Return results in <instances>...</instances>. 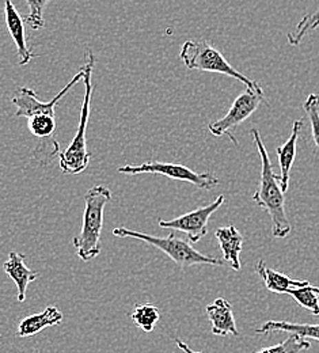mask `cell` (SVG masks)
<instances>
[{
	"label": "cell",
	"mask_w": 319,
	"mask_h": 353,
	"mask_svg": "<svg viewBox=\"0 0 319 353\" xmlns=\"http://www.w3.org/2000/svg\"><path fill=\"white\" fill-rule=\"evenodd\" d=\"M85 77V68H82L70 83L59 91V94L49 102H43L37 92L29 88H18L11 98V102L17 106V117H26L30 133L39 139L34 150L33 158L41 165L49 166L52 161L60 155V144L54 137L56 133V114L54 108L59 101L67 95V92L74 88Z\"/></svg>",
	"instance_id": "6da1fadb"
},
{
	"label": "cell",
	"mask_w": 319,
	"mask_h": 353,
	"mask_svg": "<svg viewBox=\"0 0 319 353\" xmlns=\"http://www.w3.org/2000/svg\"><path fill=\"white\" fill-rule=\"evenodd\" d=\"M251 136L261 158V178L258 188L253 194V200L269 215L274 238L282 239L287 238L292 230L285 214V193L281 189L280 176L274 174L272 162L258 130H253Z\"/></svg>",
	"instance_id": "7a4b0ae2"
},
{
	"label": "cell",
	"mask_w": 319,
	"mask_h": 353,
	"mask_svg": "<svg viewBox=\"0 0 319 353\" xmlns=\"http://www.w3.org/2000/svg\"><path fill=\"white\" fill-rule=\"evenodd\" d=\"M112 201V190L105 185H94L85 194V212L81 232L72 238L78 257L89 263L101 253V234L103 228V214L107 203Z\"/></svg>",
	"instance_id": "3957f363"
},
{
	"label": "cell",
	"mask_w": 319,
	"mask_h": 353,
	"mask_svg": "<svg viewBox=\"0 0 319 353\" xmlns=\"http://www.w3.org/2000/svg\"><path fill=\"white\" fill-rule=\"evenodd\" d=\"M95 64V56L92 49L88 48L86 50V63H85V97L81 109V120L79 127L75 137L72 139L71 144L60 152L59 155V165L64 174H81L83 173L89 163L92 154L88 151V140H86V132H88V124L90 119V110H92V68Z\"/></svg>",
	"instance_id": "277c9868"
},
{
	"label": "cell",
	"mask_w": 319,
	"mask_h": 353,
	"mask_svg": "<svg viewBox=\"0 0 319 353\" xmlns=\"http://www.w3.org/2000/svg\"><path fill=\"white\" fill-rule=\"evenodd\" d=\"M113 235L120 238H132L141 242H145L158 250L163 252L172 261H174L181 269H187L193 265H215L223 266L226 263L222 259L209 257L200 252H197L190 241H185L183 238L177 236L174 232L169 234L167 236H155L144 232H138L131 228L119 227L113 230Z\"/></svg>",
	"instance_id": "5b68a950"
},
{
	"label": "cell",
	"mask_w": 319,
	"mask_h": 353,
	"mask_svg": "<svg viewBox=\"0 0 319 353\" xmlns=\"http://www.w3.org/2000/svg\"><path fill=\"white\" fill-rule=\"evenodd\" d=\"M180 57L187 70L222 74L238 79L239 82L246 85V88H256L260 85L235 70L225 59V56L214 45L205 40L186 41L181 48Z\"/></svg>",
	"instance_id": "8992f818"
},
{
	"label": "cell",
	"mask_w": 319,
	"mask_h": 353,
	"mask_svg": "<svg viewBox=\"0 0 319 353\" xmlns=\"http://www.w3.org/2000/svg\"><path fill=\"white\" fill-rule=\"evenodd\" d=\"M119 173L127 176H138V174H154V176H163L183 181L194 185L198 189L211 190L216 188L220 181L218 176L211 173H196L192 169L180 165V163H167L159 161H147L141 165H127L117 169Z\"/></svg>",
	"instance_id": "52a82bcc"
},
{
	"label": "cell",
	"mask_w": 319,
	"mask_h": 353,
	"mask_svg": "<svg viewBox=\"0 0 319 353\" xmlns=\"http://www.w3.org/2000/svg\"><path fill=\"white\" fill-rule=\"evenodd\" d=\"M264 102L265 94L260 85L256 88H246V91L239 94L238 98L234 101L225 117L208 125L209 132L214 136H228V139L235 145H238V141L232 133L234 130L245 123Z\"/></svg>",
	"instance_id": "ba28073f"
},
{
	"label": "cell",
	"mask_w": 319,
	"mask_h": 353,
	"mask_svg": "<svg viewBox=\"0 0 319 353\" xmlns=\"http://www.w3.org/2000/svg\"><path fill=\"white\" fill-rule=\"evenodd\" d=\"M225 201H226L225 196L220 194L214 203H211L207 207L197 208L172 221H159L158 224L161 228H172L176 231H181L187 235V239L192 243H197L208 234V221L211 219V216L225 204Z\"/></svg>",
	"instance_id": "9c48e42d"
},
{
	"label": "cell",
	"mask_w": 319,
	"mask_h": 353,
	"mask_svg": "<svg viewBox=\"0 0 319 353\" xmlns=\"http://www.w3.org/2000/svg\"><path fill=\"white\" fill-rule=\"evenodd\" d=\"M4 17H6V25H7L8 33L11 34L14 43L17 45L19 65H26L36 57V54L28 46L25 22L19 15V12L17 11L15 6L11 3V0L4 1Z\"/></svg>",
	"instance_id": "30bf717a"
},
{
	"label": "cell",
	"mask_w": 319,
	"mask_h": 353,
	"mask_svg": "<svg viewBox=\"0 0 319 353\" xmlns=\"http://www.w3.org/2000/svg\"><path fill=\"white\" fill-rule=\"evenodd\" d=\"M207 315L211 322L212 334L219 337L234 336L238 337L239 332L234 318L232 306L225 298H219L207 306Z\"/></svg>",
	"instance_id": "8fae6325"
},
{
	"label": "cell",
	"mask_w": 319,
	"mask_h": 353,
	"mask_svg": "<svg viewBox=\"0 0 319 353\" xmlns=\"http://www.w3.org/2000/svg\"><path fill=\"white\" fill-rule=\"evenodd\" d=\"M25 259H26L25 254L10 252L8 260L3 264V270L7 273L10 279H12V281L18 288V302L26 301V291L29 284L36 281L40 276L37 272L29 269L25 265Z\"/></svg>",
	"instance_id": "7c38bea8"
},
{
	"label": "cell",
	"mask_w": 319,
	"mask_h": 353,
	"mask_svg": "<svg viewBox=\"0 0 319 353\" xmlns=\"http://www.w3.org/2000/svg\"><path fill=\"white\" fill-rule=\"evenodd\" d=\"M215 236L223 253V261L231 269L240 270V252L243 249V236L235 225L220 227L216 230Z\"/></svg>",
	"instance_id": "4fadbf2b"
},
{
	"label": "cell",
	"mask_w": 319,
	"mask_h": 353,
	"mask_svg": "<svg viewBox=\"0 0 319 353\" xmlns=\"http://www.w3.org/2000/svg\"><path fill=\"white\" fill-rule=\"evenodd\" d=\"M303 128V121L296 120L294 123V128L288 140L277 148V157H278V165H280V183L281 189L285 193L289 188V179H291V169L294 166L295 158H296V145H298V137Z\"/></svg>",
	"instance_id": "5bb4252c"
},
{
	"label": "cell",
	"mask_w": 319,
	"mask_h": 353,
	"mask_svg": "<svg viewBox=\"0 0 319 353\" xmlns=\"http://www.w3.org/2000/svg\"><path fill=\"white\" fill-rule=\"evenodd\" d=\"M63 318H64L63 312L56 306H48L43 312L33 314V315L23 318L19 322L17 334H18V337H22V339L33 337V336L39 334L40 332H43L46 327L57 326L59 323H61Z\"/></svg>",
	"instance_id": "9a60e30c"
},
{
	"label": "cell",
	"mask_w": 319,
	"mask_h": 353,
	"mask_svg": "<svg viewBox=\"0 0 319 353\" xmlns=\"http://www.w3.org/2000/svg\"><path fill=\"white\" fill-rule=\"evenodd\" d=\"M254 270L263 279L265 288L274 294H289L292 290H298L310 284L307 280H294L287 274L268 268L263 260L257 263Z\"/></svg>",
	"instance_id": "2e32d148"
},
{
	"label": "cell",
	"mask_w": 319,
	"mask_h": 353,
	"mask_svg": "<svg viewBox=\"0 0 319 353\" xmlns=\"http://www.w3.org/2000/svg\"><path fill=\"white\" fill-rule=\"evenodd\" d=\"M274 332L294 333L306 340L319 341V325L294 323V322H287V321H268L261 327L254 330L256 334H269Z\"/></svg>",
	"instance_id": "e0dca14e"
},
{
	"label": "cell",
	"mask_w": 319,
	"mask_h": 353,
	"mask_svg": "<svg viewBox=\"0 0 319 353\" xmlns=\"http://www.w3.org/2000/svg\"><path fill=\"white\" fill-rule=\"evenodd\" d=\"M130 316L135 322L137 327L150 333L155 329V325L161 318V312L156 306L151 303H144V305H137L134 311L130 314Z\"/></svg>",
	"instance_id": "ac0fdd59"
},
{
	"label": "cell",
	"mask_w": 319,
	"mask_h": 353,
	"mask_svg": "<svg viewBox=\"0 0 319 353\" xmlns=\"http://www.w3.org/2000/svg\"><path fill=\"white\" fill-rule=\"evenodd\" d=\"M319 26V7L313 11V12H309L306 14L300 21L299 23L296 25L295 30L292 33H288L287 34V41L288 44L295 46V45H299L302 43V40L313 30H316Z\"/></svg>",
	"instance_id": "d6986e66"
},
{
	"label": "cell",
	"mask_w": 319,
	"mask_h": 353,
	"mask_svg": "<svg viewBox=\"0 0 319 353\" xmlns=\"http://www.w3.org/2000/svg\"><path fill=\"white\" fill-rule=\"evenodd\" d=\"M288 295H291L300 307L309 310L310 312L319 316V287L309 284L306 287L289 291Z\"/></svg>",
	"instance_id": "ffe728a7"
},
{
	"label": "cell",
	"mask_w": 319,
	"mask_h": 353,
	"mask_svg": "<svg viewBox=\"0 0 319 353\" xmlns=\"http://www.w3.org/2000/svg\"><path fill=\"white\" fill-rule=\"evenodd\" d=\"M310 348H311V343L309 340L291 333V336L282 343L269 348H264L256 353H300Z\"/></svg>",
	"instance_id": "44dd1931"
},
{
	"label": "cell",
	"mask_w": 319,
	"mask_h": 353,
	"mask_svg": "<svg viewBox=\"0 0 319 353\" xmlns=\"http://www.w3.org/2000/svg\"><path fill=\"white\" fill-rule=\"evenodd\" d=\"M50 0H26L29 6V14L25 18L26 23L33 30H40L45 26L44 21V10Z\"/></svg>",
	"instance_id": "7402d4cb"
},
{
	"label": "cell",
	"mask_w": 319,
	"mask_h": 353,
	"mask_svg": "<svg viewBox=\"0 0 319 353\" xmlns=\"http://www.w3.org/2000/svg\"><path fill=\"white\" fill-rule=\"evenodd\" d=\"M303 109L306 110V114L311 124V133L314 143L319 150V95L318 94H310L307 99L303 103Z\"/></svg>",
	"instance_id": "603a6c76"
},
{
	"label": "cell",
	"mask_w": 319,
	"mask_h": 353,
	"mask_svg": "<svg viewBox=\"0 0 319 353\" xmlns=\"http://www.w3.org/2000/svg\"><path fill=\"white\" fill-rule=\"evenodd\" d=\"M176 344H177V347L183 351V353H201V352H196V351H193V350H190L189 348V345L187 344H185L183 341L181 340H178V339H176Z\"/></svg>",
	"instance_id": "cb8c5ba5"
}]
</instances>
